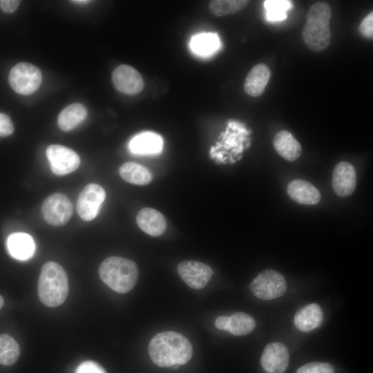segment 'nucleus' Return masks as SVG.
Masks as SVG:
<instances>
[{"mask_svg": "<svg viewBox=\"0 0 373 373\" xmlns=\"http://www.w3.org/2000/svg\"><path fill=\"white\" fill-rule=\"evenodd\" d=\"M152 361L161 367L180 366L189 361L193 347L184 335L173 332H162L154 336L149 344Z\"/></svg>", "mask_w": 373, "mask_h": 373, "instance_id": "f257e3e1", "label": "nucleus"}, {"mask_svg": "<svg viewBox=\"0 0 373 373\" xmlns=\"http://www.w3.org/2000/svg\"><path fill=\"white\" fill-rule=\"evenodd\" d=\"M331 16L330 6L325 2H317L309 9L302 32V38L310 50L321 52L329 45Z\"/></svg>", "mask_w": 373, "mask_h": 373, "instance_id": "f03ea898", "label": "nucleus"}, {"mask_svg": "<svg viewBox=\"0 0 373 373\" xmlns=\"http://www.w3.org/2000/svg\"><path fill=\"white\" fill-rule=\"evenodd\" d=\"M38 295L46 306L55 307L61 305L67 298L68 281L64 268L57 262H46L38 281Z\"/></svg>", "mask_w": 373, "mask_h": 373, "instance_id": "7ed1b4c3", "label": "nucleus"}, {"mask_svg": "<svg viewBox=\"0 0 373 373\" xmlns=\"http://www.w3.org/2000/svg\"><path fill=\"white\" fill-rule=\"evenodd\" d=\"M101 280L111 289L118 293H127L136 285L138 267L129 259L111 256L106 258L99 265Z\"/></svg>", "mask_w": 373, "mask_h": 373, "instance_id": "20e7f679", "label": "nucleus"}, {"mask_svg": "<svg viewBox=\"0 0 373 373\" xmlns=\"http://www.w3.org/2000/svg\"><path fill=\"white\" fill-rule=\"evenodd\" d=\"M249 288L257 298L268 300L283 295L287 290V284L280 273L274 269H266L252 280Z\"/></svg>", "mask_w": 373, "mask_h": 373, "instance_id": "39448f33", "label": "nucleus"}, {"mask_svg": "<svg viewBox=\"0 0 373 373\" xmlns=\"http://www.w3.org/2000/svg\"><path fill=\"white\" fill-rule=\"evenodd\" d=\"M40 70L32 64L21 62L10 70L8 81L15 92L20 95H30L35 92L41 83Z\"/></svg>", "mask_w": 373, "mask_h": 373, "instance_id": "423d86ee", "label": "nucleus"}, {"mask_svg": "<svg viewBox=\"0 0 373 373\" xmlns=\"http://www.w3.org/2000/svg\"><path fill=\"white\" fill-rule=\"evenodd\" d=\"M73 207L68 198L61 193L49 195L43 202L41 213L45 220L53 226L65 224L70 218Z\"/></svg>", "mask_w": 373, "mask_h": 373, "instance_id": "0eeeda50", "label": "nucleus"}, {"mask_svg": "<svg viewBox=\"0 0 373 373\" xmlns=\"http://www.w3.org/2000/svg\"><path fill=\"white\" fill-rule=\"evenodd\" d=\"M52 172L64 175L75 171L80 164V158L73 150L58 144L50 145L46 149Z\"/></svg>", "mask_w": 373, "mask_h": 373, "instance_id": "6e6552de", "label": "nucleus"}, {"mask_svg": "<svg viewBox=\"0 0 373 373\" xmlns=\"http://www.w3.org/2000/svg\"><path fill=\"white\" fill-rule=\"evenodd\" d=\"M105 198L106 192L101 186L94 183L86 185L77 202V211L79 217L85 221L93 220L97 216Z\"/></svg>", "mask_w": 373, "mask_h": 373, "instance_id": "1a4fd4ad", "label": "nucleus"}, {"mask_svg": "<svg viewBox=\"0 0 373 373\" xmlns=\"http://www.w3.org/2000/svg\"><path fill=\"white\" fill-rule=\"evenodd\" d=\"M177 271L185 283L195 289L204 287L213 275V270L209 265L196 260L180 262Z\"/></svg>", "mask_w": 373, "mask_h": 373, "instance_id": "9d476101", "label": "nucleus"}, {"mask_svg": "<svg viewBox=\"0 0 373 373\" xmlns=\"http://www.w3.org/2000/svg\"><path fill=\"white\" fill-rule=\"evenodd\" d=\"M112 81L119 92L126 95H136L144 88V81L141 75L133 67L120 65L113 72Z\"/></svg>", "mask_w": 373, "mask_h": 373, "instance_id": "9b49d317", "label": "nucleus"}, {"mask_svg": "<svg viewBox=\"0 0 373 373\" xmlns=\"http://www.w3.org/2000/svg\"><path fill=\"white\" fill-rule=\"evenodd\" d=\"M260 363L267 373H283L289 364L287 348L278 342L267 344L262 354Z\"/></svg>", "mask_w": 373, "mask_h": 373, "instance_id": "f8f14e48", "label": "nucleus"}, {"mask_svg": "<svg viewBox=\"0 0 373 373\" xmlns=\"http://www.w3.org/2000/svg\"><path fill=\"white\" fill-rule=\"evenodd\" d=\"M332 185L334 191L341 197L350 195L356 185V175L354 167L349 162L338 163L332 173Z\"/></svg>", "mask_w": 373, "mask_h": 373, "instance_id": "ddd939ff", "label": "nucleus"}, {"mask_svg": "<svg viewBox=\"0 0 373 373\" xmlns=\"http://www.w3.org/2000/svg\"><path fill=\"white\" fill-rule=\"evenodd\" d=\"M136 222L144 232L151 236L162 235L166 228V221L163 214L150 207L144 208L138 212Z\"/></svg>", "mask_w": 373, "mask_h": 373, "instance_id": "4468645a", "label": "nucleus"}, {"mask_svg": "<svg viewBox=\"0 0 373 373\" xmlns=\"http://www.w3.org/2000/svg\"><path fill=\"white\" fill-rule=\"evenodd\" d=\"M163 148L162 137L153 132L146 131L134 136L129 143L131 151L137 155H155Z\"/></svg>", "mask_w": 373, "mask_h": 373, "instance_id": "2eb2a0df", "label": "nucleus"}, {"mask_svg": "<svg viewBox=\"0 0 373 373\" xmlns=\"http://www.w3.org/2000/svg\"><path fill=\"white\" fill-rule=\"evenodd\" d=\"M287 191L290 198L299 204L312 205L317 204L321 200L318 189L305 180L291 181L287 185Z\"/></svg>", "mask_w": 373, "mask_h": 373, "instance_id": "dca6fc26", "label": "nucleus"}, {"mask_svg": "<svg viewBox=\"0 0 373 373\" xmlns=\"http://www.w3.org/2000/svg\"><path fill=\"white\" fill-rule=\"evenodd\" d=\"M7 247L10 254L20 260L30 258L35 251L33 238L29 234L23 232L10 235L7 239Z\"/></svg>", "mask_w": 373, "mask_h": 373, "instance_id": "f3484780", "label": "nucleus"}, {"mask_svg": "<svg viewBox=\"0 0 373 373\" xmlns=\"http://www.w3.org/2000/svg\"><path fill=\"white\" fill-rule=\"evenodd\" d=\"M323 313L316 303L307 305L297 311L294 325L301 332H309L318 327L323 321Z\"/></svg>", "mask_w": 373, "mask_h": 373, "instance_id": "a211bd4d", "label": "nucleus"}, {"mask_svg": "<svg viewBox=\"0 0 373 373\" xmlns=\"http://www.w3.org/2000/svg\"><path fill=\"white\" fill-rule=\"evenodd\" d=\"M269 67L260 63L254 66L248 73L244 84L245 91L250 96L261 95L270 77Z\"/></svg>", "mask_w": 373, "mask_h": 373, "instance_id": "6ab92c4d", "label": "nucleus"}, {"mask_svg": "<svg viewBox=\"0 0 373 373\" xmlns=\"http://www.w3.org/2000/svg\"><path fill=\"white\" fill-rule=\"evenodd\" d=\"M273 145L276 151L287 161L297 160L302 153L300 143L287 131L278 132L274 137Z\"/></svg>", "mask_w": 373, "mask_h": 373, "instance_id": "aec40b11", "label": "nucleus"}, {"mask_svg": "<svg viewBox=\"0 0 373 373\" xmlns=\"http://www.w3.org/2000/svg\"><path fill=\"white\" fill-rule=\"evenodd\" d=\"M87 116L86 107L74 103L64 108L59 115L58 126L64 131H69L82 123Z\"/></svg>", "mask_w": 373, "mask_h": 373, "instance_id": "412c9836", "label": "nucleus"}, {"mask_svg": "<svg viewBox=\"0 0 373 373\" xmlns=\"http://www.w3.org/2000/svg\"><path fill=\"white\" fill-rule=\"evenodd\" d=\"M119 175L125 181L137 185H146L152 180V174L144 166L135 162L124 163L119 168Z\"/></svg>", "mask_w": 373, "mask_h": 373, "instance_id": "4be33fe9", "label": "nucleus"}, {"mask_svg": "<svg viewBox=\"0 0 373 373\" xmlns=\"http://www.w3.org/2000/svg\"><path fill=\"white\" fill-rule=\"evenodd\" d=\"M220 47V38L216 33L204 32L195 35L191 41V50L200 55L207 56Z\"/></svg>", "mask_w": 373, "mask_h": 373, "instance_id": "5701e85b", "label": "nucleus"}, {"mask_svg": "<svg viewBox=\"0 0 373 373\" xmlns=\"http://www.w3.org/2000/svg\"><path fill=\"white\" fill-rule=\"evenodd\" d=\"M19 356L20 347L17 341L8 334H0V364L11 365Z\"/></svg>", "mask_w": 373, "mask_h": 373, "instance_id": "b1692460", "label": "nucleus"}, {"mask_svg": "<svg viewBox=\"0 0 373 373\" xmlns=\"http://www.w3.org/2000/svg\"><path fill=\"white\" fill-rule=\"evenodd\" d=\"M255 326L256 322L250 315L238 312L229 316L227 332L235 336H244L251 333Z\"/></svg>", "mask_w": 373, "mask_h": 373, "instance_id": "393cba45", "label": "nucleus"}, {"mask_svg": "<svg viewBox=\"0 0 373 373\" xmlns=\"http://www.w3.org/2000/svg\"><path fill=\"white\" fill-rule=\"evenodd\" d=\"M292 6L291 1L287 0H266L264 1L266 19L270 22L285 21L287 11Z\"/></svg>", "mask_w": 373, "mask_h": 373, "instance_id": "a878e982", "label": "nucleus"}, {"mask_svg": "<svg viewBox=\"0 0 373 373\" xmlns=\"http://www.w3.org/2000/svg\"><path fill=\"white\" fill-rule=\"evenodd\" d=\"M248 3L247 0H212L209 2V8L213 15L222 17L236 13Z\"/></svg>", "mask_w": 373, "mask_h": 373, "instance_id": "bb28decb", "label": "nucleus"}, {"mask_svg": "<svg viewBox=\"0 0 373 373\" xmlns=\"http://www.w3.org/2000/svg\"><path fill=\"white\" fill-rule=\"evenodd\" d=\"M332 365L327 363L312 362L303 365L296 373H334Z\"/></svg>", "mask_w": 373, "mask_h": 373, "instance_id": "cd10ccee", "label": "nucleus"}, {"mask_svg": "<svg viewBox=\"0 0 373 373\" xmlns=\"http://www.w3.org/2000/svg\"><path fill=\"white\" fill-rule=\"evenodd\" d=\"M75 373H106V372L97 363L86 361L77 366Z\"/></svg>", "mask_w": 373, "mask_h": 373, "instance_id": "c85d7f7f", "label": "nucleus"}, {"mask_svg": "<svg viewBox=\"0 0 373 373\" xmlns=\"http://www.w3.org/2000/svg\"><path fill=\"white\" fill-rule=\"evenodd\" d=\"M359 32L365 38H373V12H370L361 22Z\"/></svg>", "mask_w": 373, "mask_h": 373, "instance_id": "c756f323", "label": "nucleus"}, {"mask_svg": "<svg viewBox=\"0 0 373 373\" xmlns=\"http://www.w3.org/2000/svg\"><path fill=\"white\" fill-rule=\"evenodd\" d=\"M14 132V126L10 118L6 114L0 113V136L6 137Z\"/></svg>", "mask_w": 373, "mask_h": 373, "instance_id": "7c9ffc66", "label": "nucleus"}, {"mask_svg": "<svg viewBox=\"0 0 373 373\" xmlns=\"http://www.w3.org/2000/svg\"><path fill=\"white\" fill-rule=\"evenodd\" d=\"M20 3L17 0H1L0 8L6 13L14 12Z\"/></svg>", "mask_w": 373, "mask_h": 373, "instance_id": "2f4dec72", "label": "nucleus"}, {"mask_svg": "<svg viewBox=\"0 0 373 373\" xmlns=\"http://www.w3.org/2000/svg\"><path fill=\"white\" fill-rule=\"evenodd\" d=\"M229 317L225 316H218L215 321V326L220 330L228 331Z\"/></svg>", "mask_w": 373, "mask_h": 373, "instance_id": "473e14b6", "label": "nucleus"}, {"mask_svg": "<svg viewBox=\"0 0 373 373\" xmlns=\"http://www.w3.org/2000/svg\"><path fill=\"white\" fill-rule=\"evenodd\" d=\"M72 2L75 3H79V4H86L90 1H87V0H75V1H72Z\"/></svg>", "mask_w": 373, "mask_h": 373, "instance_id": "72a5a7b5", "label": "nucleus"}, {"mask_svg": "<svg viewBox=\"0 0 373 373\" xmlns=\"http://www.w3.org/2000/svg\"><path fill=\"white\" fill-rule=\"evenodd\" d=\"M3 303H4L3 298V297L0 295V309L3 307Z\"/></svg>", "mask_w": 373, "mask_h": 373, "instance_id": "f704fd0d", "label": "nucleus"}]
</instances>
